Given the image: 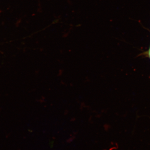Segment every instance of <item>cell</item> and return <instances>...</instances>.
Listing matches in <instances>:
<instances>
[{
  "instance_id": "cell-1",
  "label": "cell",
  "mask_w": 150,
  "mask_h": 150,
  "mask_svg": "<svg viewBox=\"0 0 150 150\" xmlns=\"http://www.w3.org/2000/svg\"><path fill=\"white\" fill-rule=\"evenodd\" d=\"M149 56H150V48L149 51Z\"/></svg>"
}]
</instances>
